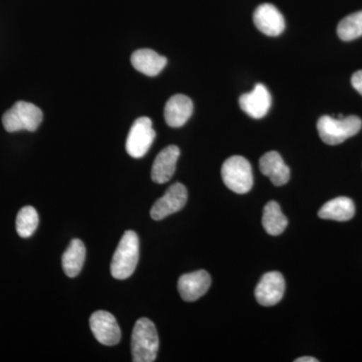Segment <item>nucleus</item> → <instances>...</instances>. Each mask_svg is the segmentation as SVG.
<instances>
[{
  "mask_svg": "<svg viewBox=\"0 0 362 362\" xmlns=\"http://www.w3.org/2000/svg\"><path fill=\"white\" fill-rule=\"evenodd\" d=\"M263 226L271 235H279L284 233L288 226L287 218L281 211L277 202H270L264 207Z\"/></svg>",
  "mask_w": 362,
  "mask_h": 362,
  "instance_id": "6ab92c4d",
  "label": "nucleus"
},
{
  "mask_svg": "<svg viewBox=\"0 0 362 362\" xmlns=\"http://www.w3.org/2000/svg\"><path fill=\"white\" fill-rule=\"evenodd\" d=\"M221 177L226 187L235 194H247L254 185L251 163L243 156L226 159L221 168Z\"/></svg>",
  "mask_w": 362,
  "mask_h": 362,
  "instance_id": "20e7f679",
  "label": "nucleus"
},
{
  "mask_svg": "<svg viewBox=\"0 0 362 362\" xmlns=\"http://www.w3.org/2000/svg\"><path fill=\"white\" fill-rule=\"evenodd\" d=\"M90 327L101 344L113 346L120 341V326L115 317L109 312L101 310L93 313L90 318Z\"/></svg>",
  "mask_w": 362,
  "mask_h": 362,
  "instance_id": "6e6552de",
  "label": "nucleus"
},
{
  "mask_svg": "<svg viewBox=\"0 0 362 362\" xmlns=\"http://www.w3.org/2000/svg\"><path fill=\"white\" fill-rule=\"evenodd\" d=\"M131 63L136 71L148 77H156L165 68L168 59L157 54L153 49H141L133 52Z\"/></svg>",
  "mask_w": 362,
  "mask_h": 362,
  "instance_id": "dca6fc26",
  "label": "nucleus"
},
{
  "mask_svg": "<svg viewBox=\"0 0 362 362\" xmlns=\"http://www.w3.org/2000/svg\"><path fill=\"white\" fill-rule=\"evenodd\" d=\"M254 23L259 32L269 37H278L285 30L284 16L270 4H262L256 9Z\"/></svg>",
  "mask_w": 362,
  "mask_h": 362,
  "instance_id": "f8f14e48",
  "label": "nucleus"
},
{
  "mask_svg": "<svg viewBox=\"0 0 362 362\" xmlns=\"http://www.w3.org/2000/svg\"><path fill=\"white\" fill-rule=\"evenodd\" d=\"M338 37L343 42H351L362 35V11L346 16L337 26Z\"/></svg>",
  "mask_w": 362,
  "mask_h": 362,
  "instance_id": "aec40b11",
  "label": "nucleus"
},
{
  "mask_svg": "<svg viewBox=\"0 0 362 362\" xmlns=\"http://www.w3.org/2000/svg\"><path fill=\"white\" fill-rule=\"evenodd\" d=\"M272 97L263 84H257L254 89L240 97V107L245 113L254 119L265 117L270 110Z\"/></svg>",
  "mask_w": 362,
  "mask_h": 362,
  "instance_id": "9b49d317",
  "label": "nucleus"
},
{
  "mask_svg": "<svg viewBox=\"0 0 362 362\" xmlns=\"http://www.w3.org/2000/svg\"><path fill=\"white\" fill-rule=\"evenodd\" d=\"M139 261V239L137 233L127 230L114 254L111 263V274L117 280H125L134 273Z\"/></svg>",
  "mask_w": 362,
  "mask_h": 362,
  "instance_id": "7ed1b4c3",
  "label": "nucleus"
},
{
  "mask_svg": "<svg viewBox=\"0 0 362 362\" xmlns=\"http://www.w3.org/2000/svg\"><path fill=\"white\" fill-rule=\"evenodd\" d=\"M259 170L270 178L276 187H282L290 180V168L286 165L282 156L276 151L264 154L259 159Z\"/></svg>",
  "mask_w": 362,
  "mask_h": 362,
  "instance_id": "2eb2a0df",
  "label": "nucleus"
},
{
  "mask_svg": "<svg viewBox=\"0 0 362 362\" xmlns=\"http://www.w3.org/2000/svg\"><path fill=\"white\" fill-rule=\"evenodd\" d=\"M285 280L279 272H269L262 277L255 290L257 301L262 306L270 307L278 304L285 293Z\"/></svg>",
  "mask_w": 362,
  "mask_h": 362,
  "instance_id": "1a4fd4ad",
  "label": "nucleus"
},
{
  "mask_svg": "<svg viewBox=\"0 0 362 362\" xmlns=\"http://www.w3.org/2000/svg\"><path fill=\"white\" fill-rule=\"evenodd\" d=\"M39 226V214L35 207L25 206L16 216V232L21 238L32 237Z\"/></svg>",
  "mask_w": 362,
  "mask_h": 362,
  "instance_id": "412c9836",
  "label": "nucleus"
},
{
  "mask_svg": "<svg viewBox=\"0 0 362 362\" xmlns=\"http://www.w3.org/2000/svg\"><path fill=\"white\" fill-rule=\"evenodd\" d=\"M133 361L153 362L159 349V338L156 325L148 318H140L133 328L131 339Z\"/></svg>",
  "mask_w": 362,
  "mask_h": 362,
  "instance_id": "f257e3e1",
  "label": "nucleus"
},
{
  "mask_svg": "<svg viewBox=\"0 0 362 362\" xmlns=\"http://www.w3.org/2000/svg\"><path fill=\"white\" fill-rule=\"evenodd\" d=\"M187 202V190L185 185L177 182L166 190L163 197L153 204L150 216L154 221H161L170 214L177 213Z\"/></svg>",
  "mask_w": 362,
  "mask_h": 362,
  "instance_id": "0eeeda50",
  "label": "nucleus"
},
{
  "mask_svg": "<svg viewBox=\"0 0 362 362\" xmlns=\"http://www.w3.org/2000/svg\"><path fill=\"white\" fill-rule=\"evenodd\" d=\"M356 214V206L349 197H340L326 202L320 211L319 218L323 220L347 221Z\"/></svg>",
  "mask_w": 362,
  "mask_h": 362,
  "instance_id": "f3484780",
  "label": "nucleus"
},
{
  "mask_svg": "<svg viewBox=\"0 0 362 362\" xmlns=\"http://www.w3.org/2000/svg\"><path fill=\"white\" fill-rule=\"evenodd\" d=\"M42 112L39 107L28 102L18 101L2 116V124L7 132L26 130L33 132L40 127Z\"/></svg>",
  "mask_w": 362,
  "mask_h": 362,
  "instance_id": "39448f33",
  "label": "nucleus"
},
{
  "mask_svg": "<svg viewBox=\"0 0 362 362\" xmlns=\"http://www.w3.org/2000/svg\"><path fill=\"white\" fill-rule=\"evenodd\" d=\"M180 150L175 145L165 147L159 152L151 169V178L154 182L166 183L175 175L176 163L180 158Z\"/></svg>",
  "mask_w": 362,
  "mask_h": 362,
  "instance_id": "ddd939ff",
  "label": "nucleus"
},
{
  "mask_svg": "<svg viewBox=\"0 0 362 362\" xmlns=\"http://www.w3.org/2000/svg\"><path fill=\"white\" fill-rule=\"evenodd\" d=\"M86 259V247L81 240H71L70 246L64 252L62 265L68 277L74 278L80 274L84 266Z\"/></svg>",
  "mask_w": 362,
  "mask_h": 362,
  "instance_id": "a211bd4d",
  "label": "nucleus"
},
{
  "mask_svg": "<svg viewBox=\"0 0 362 362\" xmlns=\"http://www.w3.org/2000/svg\"><path fill=\"white\" fill-rule=\"evenodd\" d=\"M361 127V119L357 116H322L317 122L319 136L328 145L341 144L345 140L356 135Z\"/></svg>",
  "mask_w": 362,
  "mask_h": 362,
  "instance_id": "f03ea898",
  "label": "nucleus"
},
{
  "mask_svg": "<svg viewBox=\"0 0 362 362\" xmlns=\"http://www.w3.org/2000/svg\"><path fill=\"white\" fill-rule=\"evenodd\" d=\"M211 284L209 274L206 271L199 270L181 276L178 280L177 288L185 301L194 302L209 291Z\"/></svg>",
  "mask_w": 362,
  "mask_h": 362,
  "instance_id": "9d476101",
  "label": "nucleus"
},
{
  "mask_svg": "<svg viewBox=\"0 0 362 362\" xmlns=\"http://www.w3.org/2000/svg\"><path fill=\"white\" fill-rule=\"evenodd\" d=\"M194 112V103L185 95H175L168 100L164 108V118L168 126L180 128L189 120Z\"/></svg>",
  "mask_w": 362,
  "mask_h": 362,
  "instance_id": "4468645a",
  "label": "nucleus"
},
{
  "mask_svg": "<svg viewBox=\"0 0 362 362\" xmlns=\"http://www.w3.org/2000/svg\"><path fill=\"white\" fill-rule=\"evenodd\" d=\"M351 84L362 96V71L354 74L351 78Z\"/></svg>",
  "mask_w": 362,
  "mask_h": 362,
  "instance_id": "4be33fe9",
  "label": "nucleus"
},
{
  "mask_svg": "<svg viewBox=\"0 0 362 362\" xmlns=\"http://www.w3.org/2000/svg\"><path fill=\"white\" fill-rule=\"evenodd\" d=\"M156 133L152 127L151 119L140 117L133 123L126 141V151L133 158H141L153 144Z\"/></svg>",
  "mask_w": 362,
  "mask_h": 362,
  "instance_id": "423d86ee",
  "label": "nucleus"
},
{
  "mask_svg": "<svg viewBox=\"0 0 362 362\" xmlns=\"http://www.w3.org/2000/svg\"><path fill=\"white\" fill-rule=\"evenodd\" d=\"M295 362H318V359L314 358V357L310 356H303L295 359Z\"/></svg>",
  "mask_w": 362,
  "mask_h": 362,
  "instance_id": "5701e85b",
  "label": "nucleus"
}]
</instances>
